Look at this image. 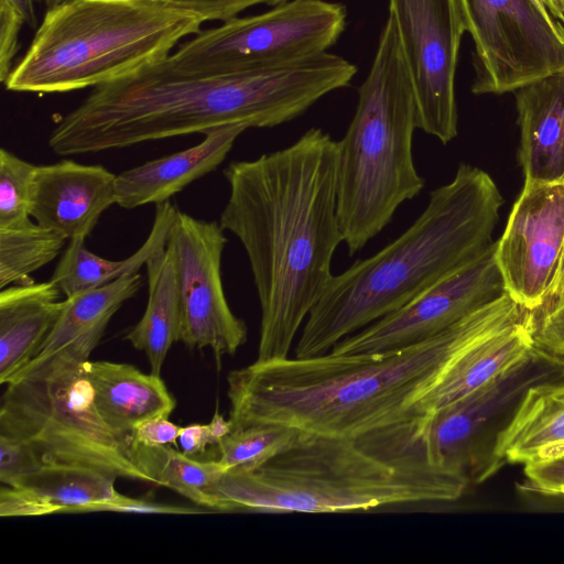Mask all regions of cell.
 I'll return each mask as SVG.
<instances>
[{
    "instance_id": "21",
    "label": "cell",
    "mask_w": 564,
    "mask_h": 564,
    "mask_svg": "<svg viewBox=\"0 0 564 564\" xmlns=\"http://www.w3.org/2000/svg\"><path fill=\"white\" fill-rule=\"evenodd\" d=\"M53 281L13 284L0 292V383L7 384L37 354L64 301Z\"/></svg>"
},
{
    "instance_id": "13",
    "label": "cell",
    "mask_w": 564,
    "mask_h": 564,
    "mask_svg": "<svg viewBox=\"0 0 564 564\" xmlns=\"http://www.w3.org/2000/svg\"><path fill=\"white\" fill-rule=\"evenodd\" d=\"M497 241L411 302L339 340L332 354H379L423 341L506 293Z\"/></svg>"
},
{
    "instance_id": "31",
    "label": "cell",
    "mask_w": 564,
    "mask_h": 564,
    "mask_svg": "<svg viewBox=\"0 0 564 564\" xmlns=\"http://www.w3.org/2000/svg\"><path fill=\"white\" fill-rule=\"evenodd\" d=\"M36 452L25 442L0 434V482L13 486L43 466Z\"/></svg>"
},
{
    "instance_id": "19",
    "label": "cell",
    "mask_w": 564,
    "mask_h": 564,
    "mask_svg": "<svg viewBox=\"0 0 564 564\" xmlns=\"http://www.w3.org/2000/svg\"><path fill=\"white\" fill-rule=\"evenodd\" d=\"M524 182L564 183V70L516 90Z\"/></svg>"
},
{
    "instance_id": "39",
    "label": "cell",
    "mask_w": 564,
    "mask_h": 564,
    "mask_svg": "<svg viewBox=\"0 0 564 564\" xmlns=\"http://www.w3.org/2000/svg\"><path fill=\"white\" fill-rule=\"evenodd\" d=\"M207 426L214 440L215 446L232 431V424L230 420H225V417L217 411L215 412L212 421L207 424Z\"/></svg>"
},
{
    "instance_id": "9",
    "label": "cell",
    "mask_w": 564,
    "mask_h": 564,
    "mask_svg": "<svg viewBox=\"0 0 564 564\" xmlns=\"http://www.w3.org/2000/svg\"><path fill=\"white\" fill-rule=\"evenodd\" d=\"M347 9L325 0H289L263 13L203 30L166 58L185 75L242 72L327 52L340 37Z\"/></svg>"
},
{
    "instance_id": "10",
    "label": "cell",
    "mask_w": 564,
    "mask_h": 564,
    "mask_svg": "<svg viewBox=\"0 0 564 564\" xmlns=\"http://www.w3.org/2000/svg\"><path fill=\"white\" fill-rule=\"evenodd\" d=\"M476 50L474 94H503L564 70V26L534 0H457Z\"/></svg>"
},
{
    "instance_id": "34",
    "label": "cell",
    "mask_w": 564,
    "mask_h": 564,
    "mask_svg": "<svg viewBox=\"0 0 564 564\" xmlns=\"http://www.w3.org/2000/svg\"><path fill=\"white\" fill-rule=\"evenodd\" d=\"M524 475L528 489L543 495L564 497V457L524 466Z\"/></svg>"
},
{
    "instance_id": "33",
    "label": "cell",
    "mask_w": 564,
    "mask_h": 564,
    "mask_svg": "<svg viewBox=\"0 0 564 564\" xmlns=\"http://www.w3.org/2000/svg\"><path fill=\"white\" fill-rule=\"evenodd\" d=\"M23 18L7 1L0 0V79L6 82L19 48V34Z\"/></svg>"
},
{
    "instance_id": "25",
    "label": "cell",
    "mask_w": 564,
    "mask_h": 564,
    "mask_svg": "<svg viewBox=\"0 0 564 564\" xmlns=\"http://www.w3.org/2000/svg\"><path fill=\"white\" fill-rule=\"evenodd\" d=\"M148 302L140 321L126 339L145 354L151 372L160 376L171 346L177 341L181 306L174 264L166 249L152 256L145 264Z\"/></svg>"
},
{
    "instance_id": "38",
    "label": "cell",
    "mask_w": 564,
    "mask_h": 564,
    "mask_svg": "<svg viewBox=\"0 0 564 564\" xmlns=\"http://www.w3.org/2000/svg\"><path fill=\"white\" fill-rule=\"evenodd\" d=\"M12 6L19 14L23 18L24 22L32 29L37 26V18L35 12L36 0H4Z\"/></svg>"
},
{
    "instance_id": "42",
    "label": "cell",
    "mask_w": 564,
    "mask_h": 564,
    "mask_svg": "<svg viewBox=\"0 0 564 564\" xmlns=\"http://www.w3.org/2000/svg\"><path fill=\"white\" fill-rule=\"evenodd\" d=\"M43 2L47 9H52L54 7H57L59 4H63L65 2L72 1V0H39Z\"/></svg>"
},
{
    "instance_id": "2",
    "label": "cell",
    "mask_w": 564,
    "mask_h": 564,
    "mask_svg": "<svg viewBox=\"0 0 564 564\" xmlns=\"http://www.w3.org/2000/svg\"><path fill=\"white\" fill-rule=\"evenodd\" d=\"M520 316L521 307L505 293L401 349L254 360L227 377L229 420L232 429L280 423L341 437L405 421L464 352Z\"/></svg>"
},
{
    "instance_id": "28",
    "label": "cell",
    "mask_w": 564,
    "mask_h": 564,
    "mask_svg": "<svg viewBox=\"0 0 564 564\" xmlns=\"http://www.w3.org/2000/svg\"><path fill=\"white\" fill-rule=\"evenodd\" d=\"M300 431L280 423H256L232 431L217 445L226 469H253L289 448Z\"/></svg>"
},
{
    "instance_id": "22",
    "label": "cell",
    "mask_w": 564,
    "mask_h": 564,
    "mask_svg": "<svg viewBox=\"0 0 564 564\" xmlns=\"http://www.w3.org/2000/svg\"><path fill=\"white\" fill-rule=\"evenodd\" d=\"M96 408L105 423L126 438L140 422L170 414L176 402L160 376L129 364L87 361Z\"/></svg>"
},
{
    "instance_id": "18",
    "label": "cell",
    "mask_w": 564,
    "mask_h": 564,
    "mask_svg": "<svg viewBox=\"0 0 564 564\" xmlns=\"http://www.w3.org/2000/svg\"><path fill=\"white\" fill-rule=\"evenodd\" d=\"M117 477L83 467L44 464L15 485H2L0 516L35 517L59 512H96L118 499Z\"/></svg>"
},
{
    "instance_id": "12",
    "label": "cell",
    "mask_w": 564,
    "mask_h": 564,
    "mask_svg": "<svg viewBox=\"0 0 564 564\" xmlns=\"http://www.w3.org/2000/svg\"><path fill=\"white\" fill-rule=\"evenodd\" d=\"M413 84L417 128L443 144L457 135L455 74L465 26L457 0H389Z\"/></svg>"
},
{
    "instance_id": "43",
    "label": "cell",
    "mask_w": 564,
    "mask_h": 564,
    "mask_svg": "<svg viewBox=\"0 0 564 564\" xmlns=\"http://www.w3.org/2000/svg\"><path fill=\"white\" fill-rule=\"evenodd\" d=\"M534 2H535L540 8L547 10L546 4H545V0H534Z\"/></svg>"
},
{
    "instance_id": "35",
    "label": "cell",
    "mask_w": 564,
    "mask_h": 564,
    "mask_svg": "<svg viewBox=\"0 0 564 564\" xmlns=\"http://www.w3.org/2000/svg\"><path fill=\"white\" fill-rule=\"evenodd\" d=\"M182 427L175 425L166 415H156L140 422L128 436L145 445L176 444Z\"/></svg>"
},
{
    "instance_id": "41",
    "label": "cell",
    "mask_w": 564,
    "mask_h": 564,
    "mask_svg": "<svg viewBox=\"0 0 564 564\" xmlns=\"http://www.w3.org/2000/svg\"><path fill=\"white\" fill-rule=\"evenodd\" d=\"M552 15L564 26V7H557Z\"/></svg>"
},
{
    "instance_id": "11",
    "label": "cell",
    "mask_w": 564,
    "mask_h": 564,
    "mask_svg": "<svg viewBox=\"0 0 564 564\" xmlns=\"http://www.w3.org/2000/svg\"><path fill=\"white\" fill-rule=\"evenodd\" d=\"M224 231L219 223L195 218L177 208L165 246L180 295L177 341L191 349H212L217 362L225 355H235L248 336L246 323L234 314L224 291Z\"/></svg>"
},
{
    "instance_id": "5",
    "label": "cell",
    "mask_w": 564,
    "mask_h": 564,
    "mask_svg": "<svg viewBox=\"0 0 564 564\" xmlns=\"http://www.w3.org/2000/svg\"><path fill=\"white\" fill-rule=\"evenodd\" d=\"M503 198L485 171L460 163L430 193L414 223L373 256L333 275L305 319L294 354L324 355L399 310L492 241Z\"/></svg>"
},
{
    "instance_id": "8",
    "label": "cell",
    "mask_w": 564,
    "mask_h": 564,
    "mask_svg": "<svg viewBox=\"0 0 564 564\" xmlns=\"http://www.w3.org/2000/svg\"><path fill=\"white\" fill-rule=\"evenodd\" d=\"M90 354L64 349L25 366L6 386L0 434L28 443L43 464L95 469L151 482L126 438L100 416L87 375Z\"/></svg>"
},
{
    "instance_id": "14",
    "label": "cell",
    "mask_w": 564,
    "mask_h": 564,
    "mask_svg": "<svg viewBox=\"0 0 564 564\" xmlns=\"http://www.w3.org/2000/svg\"><path fill=\"white\" fill-rule=\"evenodd\" d=\"M506 293L536 307L564 275V183H530L516 200L497 241Z\"/></svg>"
},
{
    "instance_id": "7",
    "label": "cell",
    "mask_w": 564,
    "mask_h": 564,
    "mask_svg": "<svg viewBox=\"0 0 564 564\" xmlns=\"http://www.w3.org/2000/svg\"><path fill=\"white\" fill-rule=\"evenodd\" d=\"M415 93L394 21L381 31L352 119L338 141L337 218L350 256L414 198L425 181L415 169Z\"/></svg>"
},
{
    "instance_id": "17",
    "label": "cell",
    "mask_w": 564,
    "mask_h": 564,
    "mask_svg": "<svg viewBox=\"0 0 564 564\" xmlns=\"http://www.w3.org/2000/svg\"><path fill=\"white\" fill-rule=\"evenodd\" d=\"M248 128L232 124L207 131L188 148L126 170L116 177V205L134 209L162 204L187 185L215 171Z\"/></svg>"
},
{
    "instance_id": "16",
    "label": "cell",
    "mask_w": 564,
    "mask_h": 564,
    "mask_svg": "<svg viewBox=\"0 0 564 564\" xmlns=\"http://www.w3.org/2000/svg\"><path fill=\"white\" fill-rule=\"evenodd\" d=\"M116 177L102 165L73 160L36 165L30 215L68 241L86 240L101 215L116 204Z\"/></svg>"
},
{
    "instance_id": "40",
    "label": "cell",
    "mask_w": 564,
    "mask_h": 564,
    "mask_svg": "<svg viewBox=\"0 0 564 564\" xmlns=\"http://www.w3.org/2000/svg\"><path fill=\"white\" fill-rule=\"evenodd\" d=\"M549 12H553L557 7H564V0H545Z\"/></svg>"
},
{
    "instance_id": "6",
    "label": "cell",
    "mask_w": 564,
    "mask_h": 564,
    "mask_svg": "<svg viewBox=\"0 0 564 564\" xmlns=\"http://www.w3.org/2000/svg\"><path fill=\"white\" fill-rule=\"evenodd\" d=\"M202 23L162 0H72L47 9L3 84L35 94L95 88L165 59Z\"/></svg>"
},
{
    "instance_id": "23",
    "label": "cell",
    "mask_w": 564,
    "mask_h": 564,
    "mask_svg": "<svg viewBox=\"0 0 564 564\" xmlns=\"http://www.w3.org/2000/svg\"><path fill=\"white\" fill-rule=\"evenodd\" d=\"M142 284V276L133 273L104 286L66 296L56 323L29 364L43 361L64 349L91 354L111 317L138 293Z\"/></svg>"
},
{
    "instance_id": "4",
    "label": "cell",
    "mask_w": 564,
    "mask_h": 564,
    "mask_svg": "<svg viewBox=\"0 0 564 564\" xmlns=\"http://www.w3.org/2000/svg\"><path fill=\"white\" fill-rule=\"evenodd\" d=\"M469 479L436 465L423 415L351 437L300 432L253 469H227L214 489L217 511L338 513L449 502Z\"/></svg>"
},
{
    "instance_id": "36",
    "label": "cell",
    "mask_w": 564,
    "mask_h": 564,
    "mask_svg": "<svg viewBox=\"0 0 564 564\" xmlns=\"http://www.w3.org/2000/svg\"><path fill=\"white\" fill-rule=\"evenodd\" d=\"M96 511H113L149 514H192L202 513L197 508L181 507L154 502L151 500L135 499L121 495L118 499L99 506Z\"/></svg>"
},
{
    "instance_id": "15",
    "label": "cell",
    "mask_w": 564,
    "mask_h": 564,
    "mask_svg": "<svg viewBox=\"0 0 564 564\" xmlns=\"http://www.w3.org/2000/svg\"><path fill=\"white\" fill-rule=\"evenodd\" d=\"M534 358L462 399L424 414V442L436 465L470 479L479 457L480 441L489 423L512 399L547 376L546 372L531 370Z\"/></svg>"
},
{
    "instance_id": "20",
    "label": "cell",
    "mask_w": 564,
    "mask_h": 564,
    "mask_svg": "<svg viewBox=\"0 0 564 564\" xmlns=\"http://www.w3.org/2000/svg\"><path fill=\"white\" fill-rule=\"evenodd\" d=\"M492 457L524 466L564 457V382L541 380L522 392L495 437Z\"/></svg>"
},
{
    "instance_id": "37",
    "label": "cell",
    "mask_w": 564,
    "mask_h": 564,
    "mask_svg": "<svg viewBox=\"0 0 564 564\" xmlns=\"http://www.w3.org/2000/svg\"><path fill=\"white\" fill-rule=\"evenodd\" d=\"M178 441L182 452L187 456L200 454L205 451L206 446L215 445L207 424L198 423L182 427Z\"/></svg>"
},
{
    "instance_id": "3",
    "label": "cell",
    "mask_w": 564,
    "mask_h": 564,
    "mask_svg": "<svg viewBox=\"0 0 564 564\" xmlns=\"http://www.w3.org/2000/svg\"><path fill=\"white\" fill-rule=\"evenodd\" d=\"M166 58L95 87L57 121L47 140L51 150L63 156L93 154L232 124L272 128L348 86L357 72L328 52L210 75L177 73Z\"/></svg>"
},
{
    "instance_id": "24",
    "label": "cell",
    "mask_w": 564,
    "mask_h": 564,
    "mask_svg": "<svg viewBox=\"0 0 564 564\" xmlns=\"http://www.w3.org/2000/svg\"><path fill=\"white\" fill-rule=\"evenodd\" d=\"M177 207L170 200L155 205L154 219L142 246L122 260L101 258L85 246V239L69 240L51 281L65 296L104 286L122 276L138 273L149 259L166 246L170 226Z\"/></svg>"
},
{
    "instance_id": "30",
    "label": "cell",
    "mask_w": 564,
    "mask_h": 564,
    "mask_svg": "<svg viewBox=\"0 0 564 564\" xmlns=\"http://www.w3.org/2000/svg\"><path fill=\"white\" fill-rule=\"evenodd\" d=\"M533 354L564 367V275L544 300L528 310Z\"/></svg>"
},
{
    "instance_id": "27",
    "label": "cell",
    "mask_w": 564,
    "mask_h": 564,
    "mask_svg": "<svg viewBox=\"0 0 564 564\" xmlns=\"http://www.w3.org/2000/svg\"><path fill=\"white\" fill-rule=\"evenodd\" d=\"M67 239L36 223L0 228V288L33 281L31 274L54 260Z\"/></svg>"
},
{
    "instance_id": "32",
    "label": "cell",
    "mask_w": 564,
    "mask_h": 564,
    "mask_svg": "<svg viewBox=\"0 0 564 564\" xmlns=\"http://www.w3.org/2000/svg\"><path fill=\"white\" fill-rule=\"evenodd\" d=\"M175 8L197 15L203 22L226 21L238 17L246 9L265 4L275 7L289 0H162Z\"/></svg>"
},
{
    "instance_id": "29",
    "label": "cell",
    "mask_w": 564,
    "mask_h": 564,
    "mask_svg": "<svg viewBox=\"0 0 564 564\" xmlns=\"http://www.w3.org/2000/svg\"><path fill=\"white\" fill-rule=\"evenodd\" d=\"M36 165L0 151V228L29 224L31 186Z\"/></svg>"
},
{
    "instance_id": "1",
    "label": "cell",
    "mask_w": 564,
    "mask_h": 564,
    "mask_svg": "<svg viewBox=\"0 0 564 564\" xmlns=\"http://www.w3.org/2000/svg\"><path fill=\"white\" fill-rule=\"evenodd\" d=\"M224 176L229 195L218 223L242 245L260 303L256 360L288 358L343 242L338 143L311 128L284 149L230 162Z\"/></svg>"
},
{
    "instance_id": "26",
    "label": "cell",
    "mask_w": 564,
    "mask_h": 564,
    "mask_svg": "<svg viewBox=\"0 0 564 564\" xmlns=\"http://www.w3.org/2000/svg\"><path fill=\"white\" fill-rule=\"evenodd\" d=\"M134 464L151 484L167 487L198 506L217 511L214 489L227 470L218 459L196 460L166 445H145L127 437Z\"/></svg>"
}]
</instances>
